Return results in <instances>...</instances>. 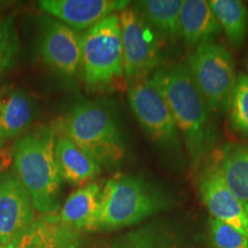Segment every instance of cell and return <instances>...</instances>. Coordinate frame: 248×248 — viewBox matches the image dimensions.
I'll return each instance as SVG.
<instances>
[{"instance_id": "cell-3", "label": "cell", "mask_w": 248, "mask_h": 248, "mask_svg": "<svg viewBox=\"0 0 248 248\" xmlns=\"http://www.w3.org/2000/svg\"><path fill=\"white\" fill-rule=\"evenodd\" d=\"M168 204L167 195L146 179L116 175L101 188L95 231H115L139 224Z\"/></svg>"}, {"instance_id": "cell-2", "label": "cell", "mask_w": 248, "mask_h": 248, "mask_svg": "<svg viewBox=\"0 0 248 248\" xmlns=\"http://www.w3.org/2000/svg\"><path fill=\"white\" fill-rule=\"evenodd\" d=\"M59 128L63 137L75 142L100 167H115L125 155L119 121L106 102H79L63 117Z\"/></svg>"}, {"instance_id": "cell-22", "label": "cell", "mask_w": 248, "mask_h": 248, "mask_svg": "<svg viewBox=\"0 0 248 248\" xmlns=\"http://www.w3.org/2000/svg\"><path fill=\"white\" fill-rule=\"evenodd\" d=\"M229 115L232 128L248 137V75L240 74L237 77L231 95Z\"/></svg>"}, {"instance_id": "cell-14", "label": "cell", "mask_w": 248, "mask_h": 248, "mask_svg": "<svg viewBox=\"0 0 248 248\" xmlns=\"http://www.w3.org/2000/svg\"><path fill=\"white\" fill-rule=\"evenodd\" d=\"M223 32L209 1L184 0L179 15V37L188 46L215 42Z\"/></svg>"}, {"instance_id": "cell-20", "label": "cell", "mask_w": 248, "mask_h": 248, "mask_svg": "<svg viewBox=\"0 0 248 248\" xmlns=\"http://www.w3.org/2000/svg\"><path fill=\"white\" fill-rule=\"evenodd\" d=\"M183 0H144L136 4L141 14L163 40L179 37V15Z\"/></svg>"}, {"instance_id": "cell-15", "label": "cell", "mask_w": 248, "mask_h": 248, "mask_svg": "<svg viewBox=\"0 0 248 248\" xmlns=\"http://www.w3.org/2000/svg\"><path fill=\"white\" fill-rule=\"evenodd\" d=\"M35 101L22 89L5 88L0 91L1 139L21 135L35 117Z\"/></svg>"}, {"instance_id": "cell-19", "label": "cell", "mask_w": 248, "mask_h": 248, "mask_svg": "<svg viewBox=\"0 0 248 248\" xmlns=\"http://www.w3.org/2000/svg\"><path fill=\"white\" fill-rule=\"evenodd\" d=\"M173 235L157 223L139 226L126 233L97 241L90 248H170Z\"/></svg>"}, {"instance_id": "cell-24", "label": "cell", "mask_w": 248, "mask_h": 248, "mask_svg": "<svg viewBox=\"0 0 248 248\" xmlns=\"http://www.w3.org/2000/svg\"><path fill=\"white\" fill-rule=\"evenodd\" d=\"M210 238L215 248H248V237L237 229L212 218Z\"/></svg>"}, {"instance_id": "cell-23", "label": "cell", "mask_w": 248, "mask_h": 248, "mask_svg": "<svg viewBox=\"0 0 248 248\" xmlns=\"http://www.w3.org/2000/svg\"><path fill=\"white\" fill-rule=\"evenodd\" d=\"M18 37L13 18L0 20V74L9 69L16 61Z\"/></svg>"}, {"instance_id": "cell-21", "label": "cell", "mask_w": 248, "mask_h": 248, "mask_svg": "<svg viewBox=\"0 0 248 248\" xmlns=\"http://www.w3.org/2000/svg\"><path fill=\"white\" fill-rule=\"evenodd\" d=\"M209 5L230 44L240 47L248 32L246 5L238 0H210Z\"/></svg>"}, {"instance_id": "cell-13", "label": "cell", "mask_w": 248, "mask_h": 248, "mask_svg": "<svg viewBox=\"0 0 248 248\" xmlns=\"http://www.w3.org/2000/svg\"><path fill=\"white\" fill-rule=\"evenodd\" d=\"M21 248H82V232L64 224L59 213L35 219L18 238Z\"/></svg>"}, {"instance_id": "cell-26", "label": "cell", "mask_w": 248, "mask_h": 248, "mask_svg": "<svg viewBox=\"0 0 248 248\" xmlns=\"http://www.w3.org/2000/svg\"><path fill=\"white\" fill-rule=\"evenodd\" d=\"M2 141V139H1V133H0V142Z\"/></svg>"}, {"instance_id": "cell-6", "label": "cell", "mask_w": 248, "mask_h": 248, "mask_svg": "<svg viewBox=\"0 0 248 248\" xmlns=\"http://www.w3.org/2000/svg\"><path fill=\"white\" fill-rule=\"evenodd\" d=\"M186 64L210 111H228L238 77L230 51L216 42L207 43L194 47Z\"/></svg>"}, {"instance_id": "cell-7", "label": "cell", "mask_w": 248, "mask_h": 248, "mask_svg": "<svg viewBox=\"0 0 248 248\" xmlns=\"http://www.w3.org/2000/svg\"><path fill=\"white\" fill-rule=\"evenodd\" d=\"M132 113L152 141L167 153L182 154V137L162 92L151 77L132 83L128 91Z\"/></svg>"}, {"instance_id": "cell-12", "label": "cell", "mask_w": 248, "mask_h": 248, "mask_svg": "<svg viewBox=\"0 0 248 248\" xmlns=\"http://www.w3.org/2000/svg\"><path fill=\"white\" fill-rule=\"evenodd\" d=\"M126 0H42L39 7L75 31H86L129 7Z\"/></svg>"}, {"instance_id": "cell-25", "label": "cell", "mask_w": 248, "mask_h": 248, "mask_svg": "<svg viewBox=\"0 0 248 248\" xmlns=\"http://www.w3.org/2000/svg\"><path fill=\"white\" fill-rule=\"evenodd\" d=\"M0 248H21V247H20V244H18V240H15L9 244L0 245Z\"/></svg>"}, {"instance_id": "cell-16", "label": "cell", "mask_w": 248, "mask_h": 248, "mask_svg": "<svg viewBox=\"0 0 248 248\" xmlns=\"http://www.w3.org/2000/svg\"><path fill=\"white\" fill-rule=\"evenodd\" d=\"M100 192L97 183H89L73 192L59 213L61 221L79 232L95 231Z\"/></svg>"}, {"instance_id": "cell-10", "label": "cell", "mask_w": 248, "mask_h": 248, "mask_svg": "<svg viewBox=\"0 0 248 248\" xmlns=\"http://www.w3.org/2000/svg\"><path fill=\"white\" fill-rule=\"evenodd\" d=\"M199 193L213 218L248 237V209L226 185L217 163L210 164L201 173Z\"/></svg>"}, {"instance_id": "cell-8", "label": "cell", "mask_w": 248, "mask_h": 248, "mask_svg": "<svg viewBox=\"0 0 248 248\" xmlns=\"http://www.w3.org/2000/svg\"><path fill=\"white\" fill-rule=\"evenodd\" d=\"M122 30L124 77L132 83L147 78L157 69L162 55V37L133 6L119 14Z\"/></svg>"}, {"instance_id": "cell-18", "label": "cell", "mask_w": 248, "mask_h": 248, "mask_svg": "<svg viewBox=\"0 0 248 248\" xmlns=\"http://www.w3.org/2000/svg\"><path fill=\"white\" fill-rule=\"evenodd\" d=\"M217 164L226 185L248 209V144L228 146Z\"/></svg>"}, {"instance_id": "cell-4", "label": "cell", "mask_w": 248, "mask_h": 248, "mask_svg": "<svg viewBox=\"0 0 248 248\" xmlns=\"http://www.w3.org/2000/svg\"><path fill=\"white\" fill-rule=\"evenodd\" d=\"M55 140L53 130L45 128L20 139L14 151L16 177L30 195L33 208L44 215L57 209L62 181Z\"/></svg>"}, {"instance_id": "cell-17", "label": "cell", "mask_w": 248, "mask_h": 248, "mask_svg": "<svg viewBox=\"0 0 248 248\" xmlns=\"http://www.w3.org/2000/svg\"><path fill=\"white\" fill-rule=\"evenodd\" d=\"M55 157L62 179L70 184L84 186L101 172V167L95 161L63 136L55 140Z\"/></svg>"}, {"instance_id": "cell-5", "label": "cell", "mask_w": 248, "mask_h": 248, "mask_svg": "<svg viewBox=\"0 0 248 248\" xmlns=\"http://www.w3.org/2000/svg\"><path fill=\"white\" fill-rule=\"evenodd\" d=\"M82 67L86 86L92 91L109 90L125 79L119 14L82 33Z\"/></svg>"}, {"instance_id": "cell-9", "label": "cell", "mask_w": 248, "mask_h": 248, "mask_svg": "<svg viewBox=\"0 0 248 248\" xmlns=\"http://www.w3.org/2000/svg\"><path fill=\"white\" fill-rule=\"evenodd\" d=\"M39 52L45 63L59 75L74 76L82 66V35L60 21H44Z\"/></svg>"}, {"instance_id": "cell-11", "label": "cell", "mask_w": 248, "mask_h": 248, "mask_svg": "<svg viewBox=\"0 0 248 248\" xmlns=\"http://www.w3.org/2000/svg\"><path fill=\"white\" fill-rule=\"evenodd\" d=\"M33 221L30 195L16 175L4 173L0 177V245L17 240Z\"/></svg>"}, {"instance_id": "cell-1", "label": "cell", "mask_w": 248, "mask_h": 248, "mask_svg": "<svg viewBox=\"0 0 248 248\" xmlns=\"http://www.w3.org/2000/svg\"><path fill=\"white\" fill-rule=\"evenodd\" d=\"M151 78L171 110L192 167H197L215 146L217 132L212 111L195 85L187 64L171 63L157 68Z\"/></svg>"}]
</instances>
